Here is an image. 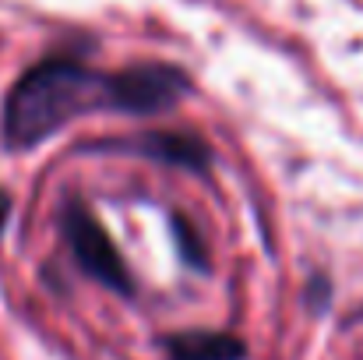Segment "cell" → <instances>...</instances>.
Wrapping results in <instances>:
<instances>
[{
  "label": "cell",
  "instance_id": "cell-7",
  "mask_svg": "<svg viewBox=\"0 0 363 360\" xmlns=\"http://www.w3.org/2000/svg\"><path fill=\"white\" fill-rule=\"evenodd\" d=\"M7 212H11V198H7V195L0 191V230L7 227Z\"/></svg>",
  "mask_w": 363,
  "mask_h": 360
},
{
  "label": "cell",
  "instance_id": "cell-1",
  "mask_svg": "<svg viewBox=\"0 0 363 360\" xmlns=\"http://www.w3.org/2000/svg\"><path fill=\"white\" fill-rule=\"evenodd\" d=\"M92 110H110V75H99L74 57H46L11 85L0 134L7 148H32Z\"/></svg>",
  "mask_w": 363,
  "mask_h": 360
},
{
  "label": "cell",
  "instance_id": "cell-6",
  "mask_svg": "<svg viewBox=\"0 0 363 360\" xmlns=\"http://www.w3.org/2000/svg\"><path fill=\"white\" fill-rule=\"evenodd\" d=\"M173 230H177V240H180L184 258H187V261H194V265H205V244L194 237V230L187 227V219H177V223H173Z\"/></svg>",
  "mask_w": 363,
  "mask_h": 360
},
{
  "label": "cell",
  "instance_id": "cell-2",
  "mask_svg": "<svg viewBox=\"0 0 363 360\" xmlns=\"http://www.w3.org/2000/svg\"><path fill=\"white\" fill-rule=\"evenodd\" d=\"M191 92V82L173 64H134L110 75V110L117 114H162Z\"/></svg>",
  "mask_w": 363,
  "mask_h": 360
},
{
  "label": "cell",
  "instance_id": "cell-3",
  "mask_svg": "<svg viewBox=\"0 0 363 360\" xmlns=\"http://www.w3.org/2000/svg\"><path fill=\"white\" fill-rule=\"evenodd\" d=\"M64 234H67V244L78 258V265L99 279L103 286L117 290V293H130V272L123 265L121 251L113 247L110 234L103 230V223L92 216V209L71 202L64 209Z\"/></svg>",
  "mask_w": 363,
  "mask_h": 360
},
{
  "label": "cell",
  "instance_id": "cell-4",
  "mask_svg": "<svg viewBox=\"0 0 363 360\" xmlns=\"http://www.w3.org/2000/svg\"><path fill=\"white\" fill-rule=\"evenodd\" d=\"M130 148H138L159 163L184 166V170H208V163H212L208 141L201 134H191V131H148Z\"/></svg>",
  "mask_w": 363,
  "mask_h": 360
},
{
  "label": "cell",
  "instance_id": "cell-5",
  "mask_svg": "<svg viewBox=\"0 0 363 360\" xmlns=\"http://www.w3.org/2000/svg\"><path fill=\"white\" fill-rule=\"evenodd\" d=\"M166 357L169 360H243L247 347L233 332H177L166 339Z\"/></svg>",
  "mask_w": 363,
  "mask_h": 360
}]
</instances>
